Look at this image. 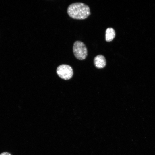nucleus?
<instances>
[{
    "label": "nucleus",
    "instance_id": "nucleus-1",
    "mask_svg": "<svg viewBox=\"0 0 155 155\" xmlns=\"http://www.w3.org/2000/svg\"><path fill=\"white\" fill-rule=\"evenodd\" d=\"M67 12L70 17L78 20L86 18L90 14L89 6L80 2L75 3L69 5L67 8Z\"/></svg>",
    "mask_w": 155,
    "mask_h": 155
},
{
    "label": "nucleus",
    "instance_id": "nucleus-2",
    "mask_svg": "<svg viewBox=\"0 0 155 155\" xmlns=\"http://www.w3.org/2000/svg\"><path fill=\"white\" fill-rule=\"evenodd\" d=\"M73 51L75 56L78 59H85L88 55L87 48L82 42L77 41L75 42L73 46Z\"/></svg>",
    "mask_w": 155,
    "mask_h": 155
},
{
    "label": "nucleus",
    "instance_id": "nucleus-3",
    "mask_svg": "<svg viewBox=\"0 0 155 155\" xmlns=\"http://www.w3.org/2000/svg\"><path fill=\"white\" fill-rule=\"evenodd\" d=\"M57 73L61 78L68 80L72 78L73 72L72 68L69 65L62 64L59 66L57 69Z\"/></svg>",
    "mask_w": 155,
    "mask_h": 155
},
{
    "label": "nucleus",
    "instance_id": "nucleus-4",
    "mask_svg": "<svg viewBox=\"0 0 155 155\" xmlns=\"http://www.w3.org/2000/svg\"><path fill=\"white\" fill-rule=\"evenodd\" d=\"M94 63L96 67L101 69L105 67L106 64V61L104 56L99 55L94 57Z\"/></svg>",
    "mask_w": 155,
    "mask_h": 155
},
{
    "label": "nucleus",
    "instance_id": "nucleus-5",
    "mask_svg": "<svg viewBox=\"0 0 155 155\" xmlns=\"http://www.w3.org/2000/svg\"><path fill=\"white\" fill-rule=\"evenodd\" d=\"M115 36V32L112 28H108L105 32V40L107 42L112 41Z\"/></svg>",
    "mask_w": 155,
    "mask_h": 155
},
{
    "label": "nucleus",
    "instance_id": "nucleus-6",
    "mask_svg": "<svg viewBox=\"0 0 155 155\" xmlns=\"http://www.w3.org/2000/svg\"><path fill=\"white\" fill-rule=\"evenodd\" d=\"M0 155H12L10 153L7 152H4L1 153L0 154Z\"/></svg>",
    "mask_w": 155,
    "mask_h": 155
}]
</instances>
